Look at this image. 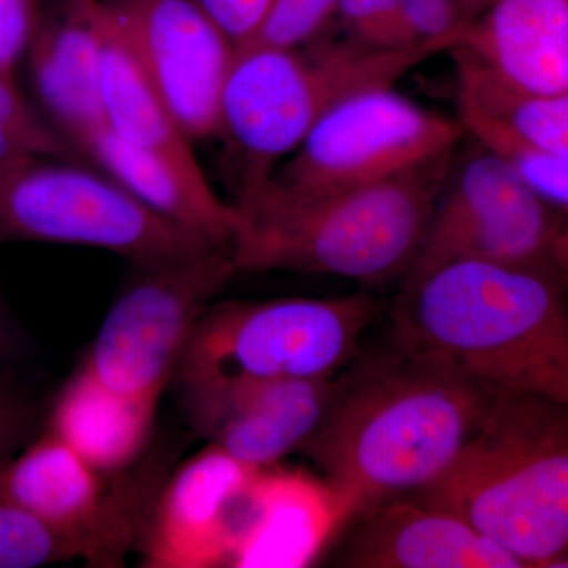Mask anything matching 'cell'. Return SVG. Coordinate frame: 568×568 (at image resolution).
<instances>
[{
	"label": "cell",
	"instance_id": "9",
	"mask_svg": "<svg viewBox=\"0 0 568 568\" xmlns=\"http://www.w3.org/2000/svg\"><path fill=\"white\" fill-rule=\"evenodd\" d=\"M140 271L104 316L81 366L115 394L159 406L197 321L237 272L230 250Z\"/></svg>",
	"mask_w": 568,
	"mask_h": 568
},
{
	"label": "cell",
	"instance_id": "30",
	"mask_svg": "<svg viewBox=\"0 0 568 568\" xmlns=\"http://www.w3.org/2000/svg\"><path fill=\"white\" fill-rule=\"evenodd\" d=\"M36 424L31 396L9 372H0V469L28 444Z\"/></svg>",
	"mask_w": 568,
	"mask_h": 568
},
{
	"label": "cell",
	"instance_id": "17",
	"mask_svg": "<svg viewBox=\"0 0 568 568\" xmlns=\"http://www.w3.org/2000/svg\"><path fill=\"white\" fill-rule=\"evenodd\" d=\"M73 148L164 219L204 235L220 248L233 246L237 211L213 192L197 160L186 162L136 148L106 122L78 138Z\"/></svg>",
	"mask_w": 568,
	"mask_h": 568
},
{
	"label": "cell",
	"instance_id": "11",
	"mask_svg": "<svg viewBox=\"0 0 568 568\" xmlns=\"http://www.w3.org/2000/svg\"><path fill=\"white\" fill-rule=\"evenodd\" d=\"M190 140L219 138L235 47L194 0H103Z\"/></svg>",
	"mask_w": 568,
	"mask_h": 568
},
{
	"label": "cell",
	"instance_id": "13",
	"mask_svg": "<svg viewBox=\"0 0 568 568\" xmlns=\"http://www.w3.org/2000/svg\"><path fill=\"white\" fill-rule=\"evenodd\" d=\"M257 470L212 444L183 463L164 485L145 525L142 566L230 567Z\"/></svg>",
	"mask_w": 568,
	"mask_h": 568
},
{
	"label": "cell",
	"instance_id": "5",
	"mask_svg": "<svg viewBox=\"0 0 568 568\" xmlns=\"http://www.w3.org/2000/svg\"><path fill=\"white\" fill-rule=\"evenodd\" d=\"M447 51L454 47L424 43L383 50L346 37L294 50L237 48L223 89L219 132L239 166L234 203L260 190L325 112L355 93L395 85Z\"/></svg>",
	"mask_w": 568,
	"mask_h": 568
},
{
	"label": "cell",
	"instance_id": "28",
	"mask_svg": "<svg viewBox=\"0 0 568 568\" xmlns=\"http://www.w3.org/2000/svg\"><path fill=\"white\" fill-rule=\"evenodd\" d=\"M336 21L342 24L346 39L365 47L383 50L413 47L403 31L395 0H339Z\"/></svg>",
	"mask_w": 568,
	"mask_h": 568
},
{
	"label": "cell",
	"instance_id": "6",
	"mask_svg": "<svg viewBox=\"0 0 568 568\" xmlns=\"http://www.w3.org/2000/svg\"><path fill=\"white\" fill-rule=\"evenodd\" d=\"M379 312V302L362 293L212 304L190 336L174 381L182 390L234 377H334L353 364Z\"/></svg>",
	"mask_w": 568,
	"mask_h": 568
},
{
	"label": "cell",
	"instance_id": "22",
	"mask_svg": "<svg viewBox=\"0 0 568 568\" xmlns=\"http://www.w3.org/2000/svg\"><path fill=\"white\" fill-rule=\"evenodd\" d=\"M457 106L463 126L488 123L519 140L568 155V89L528 95L503 84L469 52L457 48Z\"/></svg>",
	"mask_w": 568,
	"mask_h": 568
},
{
	"label": "cell",
	"instance_id": "14",
	"mask_svg": "<svg viewBox=\"0 0 568 568\" xmlns=\"http://www.w3.org/2000/svg\"><path fill=\"white\" fill-rule=\"evenodd\" d=\"M336 376L234 377L181 392L197 435L242 465L264 469L315 435L334 399Z\"/></svg>",
	"mask_w": 568,
	"mask_h": 568
},
{
	"label": "cell",
	"instance_id": "3",
	"mask_svg": "<svg viewBox=\"0 0 568 568\" xmlns=\"http://www.w3.org/2000/svg\"><path fill=\"white\" fill-rule=\"evenodd\" d=\"M507 549L548 568L568 551V402L495 387L455 462L414 493Z\"/></svg>",
	"mask_w": 568,
	"mask_h": 568
},
{
	"label": "cell",
	"instance_id": "7",
	"mask_svg": "<svg viewBox=\"0 0 568 568\" xmlns=\"http://www.w3.org/2000/svg\"><path fill=\"white\" fill-rule=\"evenodd\" d=\"M11 242L104 250L138 267L224 250L152 211L102 171L58 159L0 163V245Z\"/></svg>",
	"mask_w": 568,
	"mask_h": 568
},
{
	"label": "cell",
	"instance_id": "15",
	"mask_svg": "<svg viewBox=\"0 0 568 568\" xmlns=\"http://www.w3.org/2000/svg\"><path fill=\"white\" fill-rule=\"evenodd\" d=\"M336 566L353 568H523L521 560L465 519L413 495L357 515Z\"/></svg>",
	"mask_w": 568,
	"mask_h": 568
},
{
	"label": "cell",
	"instance_id": "35",
	"mask_svg": "<svg viewBox=\"0 0 568 568\" xmlns=\"http://www.w3.org/2000/svg\"><path fill=\"white\" fill-rule=\"evenodd\" d=\"M548 568H568V551L566 555L560 556V558L552 560Z\"/></svg>",
	"mask_w": 568,
	"mask_h": 568
},
{
	"label": "cell",
	"instance_id": "27",
	"mask_svg": "<svg viewBox=\"0 0 568 568\" xmlns=\"http://www.w3.org/2000/svg\"><path fill=\"white\" fill-rule=\"evenodd\" d=\"M407 41L413 44L448 43L457 50L473 17L457 0H395Z\"/></svg>",
	"mask_w": 568,
	"mask_h": 568
},
{
	"label": "cell",
	"instance_id": "29",
	"mask_svg": "<svg viewBox=\"0 0 568 568\" xmlns=\"http://www.w3.org/2000/svg\"><path fill=\"white\" fill-rule=\"evenodd\" d=\"M41 13L40 0H0V74L17 78Z\"/></svg>",
	"mask_w": 568,
	"mask_h": 568
},
{
	"label": "cell",
	"instance_id": "34",
	"mask_svg": "<svg viewBox=\"0 0 568 568\" xmlns=\"http://www.w3.org/2000/svg\"><path fill=\"white\" fill-rule=\"evenodd\" d=\"M459 7L466 11L469 17L476 18L481 13L493 0H457Z\"/></svg>",
	"mask_w": 568,
	"mask_h": 568
},
{
	"label": "cell",
	"instance_id": "31",
	"mask_svg": "<svg viewBox=\"0 0 568 568\" xmlns=\"http://www.w3.org/2000/svg\"><path fill=\"white\" fill-rule=\"evenodd\" d=\"M235 48L245 47L260 31L272 0H194Z\"/></svg>",
	"mask_w": 568,
	"mask_h": 568
},
{
	"label": "cell",
	"instance_id": "1",
	"mask_svg": "<svg viewBox=\"0 0 568 568\" xmlns=\"http://www.w3.org/2000/svg\"><path fill=\"white\" fill-rule=\"evenodd\" d=\"M495 387L392 342L336 376L323 424L301 448L345 519L437 480L477 432Z\"/></svg>",
	"mask_w": 568,
	"mask_h": 568
},
{
	"label": "cell",
	"instance_id": "2",
	"mask_svg": "<svg viewBox=\"0 0 568 568\" xmlns=\"http://www.w3.org/2000/svg\"><path fill=\"white\" fill-rule=\"evenodd\" d=\"M392 342L493 387L568 402V295L551 260L458 261L403 280Z\"/></svg>",
	"mask_w": 568,
	"mask_h": 568
},
{
	"label": "cell",
	"instance_id": "19",
	"mask_svg": "<svg viewBox=\"0 0 568 568\" xmlns=\"http://www.w3.org/2000/svg\"><path fill=\"white\" fill-rule=\"evenodd\" d=\"M345 521L324 481L264 467L230 567H304Z\"/></svg>",
	"mask_w": 568,
	"mask_h": 568
},
{
	"label": "cell",
	"instance_id": "32",
	"mask_svg": "<svg viewBox=\"0 0 568 568\" xmlns=\"http://www.w3.org/2000/svg\"><path fill=\"white\" fill-rule=\"evenodd\" d=\"M24 351V336L21 334L20 325L0 301V369L21 361Z\"/></svg>",
	"mask_w": 568,
	"mask_h": 568
},
{
	"label": "cell",
	"instance_id": "21",
	"mask_svg": "<svg viewBox=\"0 0 568 568\" xmlns=\"http://www.w3.org/2000/svg\"><path fill=\"white\" fill-rule=\"evenodd\" d=\"M100 97L104 122L136 148L196 162L192 140L153 88L102 0Z\"/></svg>",
	"mask_w": 568,
	"mask_h": 568
},
{
	"label": "cell",
	"instance_id": "20",
	"mask_svg": "<svg viewBox=\"0 0 568 568\" xmlns=\"http://www.w3.org/2000/svg\"><path fill=\"white\" fill-rule=\"evenodd\" d=\"M156 406L103 386L78 366L52 403L48 429L108 476L132 467L148 447Z\"/></svg>",
	"mask_w": 568,
	"mask_h": 568
},
{
	"label": "cell",
	"instance_id": "18",
	"mask_svg": "<svg viewBox=\"0 0 568 568\" xmlns=\"http://www.w3.org/2000/svg\"><path fill=\"white\" fill-rule=\"evenodd\" d=\"M459 48L514 91H566L568 0H493L470 21Z\"/></svg>",
	"mask_w": 568,
	"mask_h": 568
},
{
	"label": "cell",
	"instance_id": "33",
	"mask_svg": "<svg viewBox=\"0 0 568 568\" xmlns=\"http://www.w3.org/2000/svg\"><path fill=\"white\" fill-rule=\"evenodd\" d=\"M551 263L558 272L564 290L568 295V212H566V222L560 230L559 237L556 239L551 250Z\"/></svg>",
	"mask_w": 568,
	"mask_h": 568
},
{
	"label": "cell",
	"instance_id": "26",
	"mask_svg": "<svg viewBox=\"0 0 568 568\" xmlns=\"http://www.w3.org/2000/svg\"><path fill=\"white\" fill-rule=\"evenodd\" d=\"M338 3L339 0H272L260 31L246 44L282 50L306 47L323 39L336 20Z\"/></svg>",
	"mask_w": 568,
	"mask_h": 568
},
{
	"label": "cell",
	"instance_id": "8",
	"mask_svg": "<svg viewBox=\"0 0 568 568\" xmlns=\"http://www.w3.org/2000/svg\"><path fill=\"white\" fill-rule=\"evenodd\" d=\"M459 121L395 91L368 89L325 112L268 181L244 200L304 201L388 181L457 151Z\"/></svg>",
	"mask_w": 568,
	"mask_h": 568
},
{
	"label": "cell",
	"instance_id": "23",
	"mask_svg": "<svg viewBox=\"0 0 568 568\" xmlns=\"http://www.w3.org/2000/svg\"><path fill=\"white\" fill-rule=\"evenodd\" d=\"M74 153L70 142L22 95L17 78L0 74V163L71 160Z\"/></svg>",
	"mask_w": 568,
	"mask_h": 568
},
{
	"label": "cell",
	"instance_id": "16",
	"mask_svg": "<svg viewBox=\"0 0 568 568\" xmlns=\"http://www.w3.org/2000/svg\"><path fill=\"white\" fill-rule=\"evenodd\" d=\"M100 26L102 0H61L50 13H41L26 52L41 111L71 148L78 138L104 122Z\"/></svg>",
	"mask_w": 568,
	"mask_h": 568
},
{
	"label": "cell",
	"instance_id": "12",
	"mask_svg": "<svg viewBox=\"0 0 568 568\" xmlns=\"http://www.w3.org/2000/svg\"><path fill=\"white\" fill-rule=\"evenodd\" d=\"M110 477L47 432L0 469V503L39 518L78 558L119 566L133 521L125 499L108 485Z\"/></svg>",
	"mask_w": 568,
	"mask_h": 568
},
{
	"label": "cell",
	"instance_id": "25",
	"mask_svg": "<svg viewBox=\"0 0 568 568\" xmlns=\"http://www.w3.org/2000/svg\"><path fill=\"white\" fill-rule=\"evenodd\" d=\"M78 559L73 547L39 518L0 503V568H37Z\"/></svg>",
	"mask_w": 568,
	"mask_h": 568
},
{
	"label": "cell",
	"instance_id": "10",
	"mask_svg": "<svg viewBox=\"0 0 568 568\" xmlns=\"http://www.w3.org/2000/svg\"><path fill=\"white\" fill-rule=\"evenodd\" d=\"M564 222L566 212L538 196L499 153L477 142L465 159L452 162L424 241L403 280L458 261L551 260Z\"/></svg>",
	"mask_w": 568,
	"mask_h": 568
},
{
	"label": "cell",
	"instance_id": "24",
	"mask_svg": "<svg viewBox=\"0 0 568 568\" xmlns=\"http://www.w3.org/2000/svg\"><path fill=\"white\" fill-rule=\"evenodd\" d=\"M465 130L485 148L499 153L538 196L568 212V155L537 148L488 123H470Z\"/></svg>",
	"mask_w": 568,
	"mask_h": 568
},
{
	"label": "cell",
	"instance_id": "4",
	"mask_svg": "<svg viewBox=\"0 0 568 568\" xmlns=\"http://www.w3.org/2000/svg\"><path fill=\"white\" fill-rule=\"evenodd\" d=\"M455 152L362 189L304 201L253 200L239 215L237 275L297 272L376 283L405 276Z\"/></svg>",
	"mask_w": 568,
	"mask_h": 568
}]
</instances>
